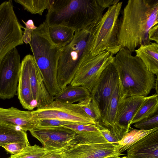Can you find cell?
<instances>
[{
    "label": "cell",
    "instance_id": "obj_37",
    "mask_svg": "<svg viewBox=\"0 0 158 158\" xmlns=\"http://www.w3.org/2000/svg\"><path fill=\"white\" fill-rule=\"evenodd\" d=\"M118 156H111L107 157H105L104 158H117V157H118Z\"/></svg>",
    "mask_w": 158,
    "mask_h": 158
},
{
    "label": "cell",
    "instance_id": "obj_6",
    "mask_svg": "<svg viewBox=\"0 0 158 158\" xmlns=\"http://www.w3.org/2000/svg\"><path fill=\"white\" fill-rule=\"evenodd\" d=\"M123 2H118L109 7L95 28L90 53L96 55L104 51L113 56L121 49L118 40V17Z\"/></svg>",
    "mask_w": 158,
    "mask_h": 158
},
{
    "label": "cell",
    "instance_id": "obj_7",
    "mask_svg": "<svg viewBox=\"0 0 158 158\" xmlns=\"http://www.w3.org/2000/svg\"><path fill=\"white\" fill-rule=\"evenodd\" d=\"M24 29L14 10L12 0L0 5V62L10 51L23 44L22 36Z\"/></svg>",
    "mask_w": 158,
    "mask_h": 158
},
{
    "label": "cell",
    "instance_id": "obj_4",
    "mask_svg": "<svg viewBox=\"0 0 158 158\" xmlns=\"http://www.w3.org/2000/svg\"><path fill=\"white\" fill-rule=\"evenodd\" d=\"M45 20L32 32L29 43L33 56L42 75L46 87L54 97L61 90L57 79V68L61 48L50 39Z\"/></svg>",
    "mask_w": 158,
    "mask_h": 158
},
{
    "label": "cell",
    "instance_id": "obj_22",
    "mask_svg": "<svg viewBox=\"0 0 158 158\" xmlns=\"http://www.w3.org/2000/svg\"><path fill=\"white\" fill-rule=\"evenodd\" d=\"M15 142H23L30 145L26 131L0 123V146Z\"/></svg>",
    "mask_w": 158,
    "mask_h": 158
},
{
    "label": "cell",
    "instance_id": "obj_29",
    "mask_svg": "<svg viewBox=\"0 0 158 158\" xmlns=\"http://www.w3.org/2000/svg\"><path fill=\"white\" fill-rule=\"evenodd\" d=\"M47 151L43 147L35 144L26 146L16 155H11L10 158H41Z\"/></svg>",
    "mask_w": 158,
    "mask_h": 158
},
{
    "label": "cell",
    "instance_id": "obj_33",
    "mask_svg": "<svg viewBox=\"0 0 158 158\" xmlns=\"http://www.w3.org/2000/svg\"><path fill=\"white\" fill-rule=\"evenodd\" d=\"M22 21L25 25L22 40L25 44H29L31 40L32 32L37 27L35 25L32 19H29L26 22H25L23 20Z\"/></svg>",
    "mask_w": 158,
    "mask_h": 158
},
{
    "label": "cell",
    "instance_id": "obj_8",
    "mask_svg": "<svg viewBox=\"0 0 158 158\" xmlns=\"http://www.w3.org/2000/svg\"><path fill=\"white\" fill-rule=\"evenodd\" d=\"M114 57L106 51L96 55L90 52L83 59L70 84L83 86L91 93L102 73L112 63Z\"/></svg>",
    "mask_w": 158,
    "mask_h": 158
},
{
    "label": "cell",
    "instance_id": "obj_35",
    "mask_svg": "<svg viewBox=\"0 0 158 158\" xmlns=\"http://www.w3.org/2000/svg\"><path fill=\"white\" fill-rule=\"evenodd\" d=\"M41 158H65L63 151L60 150L47 151Z\"/></svg>",
    "mask_w": 158,
    "mask_h": 158
},
{
    "label": "cell",
    "instance_id": "obj_3",
    "mask_svg": "<svg viewBox=\"0 0 158 158\" xmlns=\"http://www.w3.org/2000/svg\"><path fill=\"white\" fill-rule=\"evenodd\" d=\"M104 10L98 0H52L45 20L49 26H64L75 31L98 25Z\"/></svg>",
    "mask_w": 158,
    "mask_h": 158
},
{
    "label": "cell",
    "instance_id": "obj_32",
    "mask_svg": "<svg viewBox=\"0 0 158 158\" xmlns=\"http://www.w3.org/2000/svg\"><path fill=\"white\" fill-rule=\"evenodd\" d=\"M27 144L21 142L11 143L1 146L8 153L11 155L18 154L22 151L26 146H29Z\"/></svg>",
    "mask_w": 158,
    "mask_h": 158
},
{
    "label": "cell",
    "instance_id": "obj_11",
    "mask_svg": "<svg viewBox=\"0 0 158 158\" xmlns=\"http://www.w3.org/2000/svg\"><path fill=\"white\" fill-rule=\"evenodd\" d=\"M30 132L47 151L63 150L77 142V134L73 131L63 126L50 128L36 127Z\"/></svg>",
    "mask_w": 158,
    "mask_h": 158
},
{
    "label": "cell",
    "instance_id": "obj_21",
    "mask_svg": "<svg viewBox=\"0 0 158 158\" xmlns=\"http://www.w3.org/2000/svg\"><path fill=\"white\" fill-rule=\"evenodd\" d=\"M90 94L89 91L86 88L70 84L54 96V100L73 104L81 102L89 96Z\"/></svg>",
    "mask_w": 158,
    "mask_h": 158
},
{
    "label": "cell",
    "instance_id": "obj_30",
    "mask_svg": "<svg viewBox=\"0 0 158 158\" xmlns=\"http://www.w3.org/2000/svg\"><path fill=\"white\" fill-rule=\"evenodd\" d=\"M134 126L139 129L150 130L158 127V113L135 123Z\"/></svg>",
    "mask_w": 158,
    "mask_h": 158
},
{
    "label": "cell",
    "instance_id": "obj_14",
    "mask_svg": "<svg viewBox=\"0 0 158 158\" xmlns=\"http://www.w3.org/2000/svg\"><path fill=\"white\" fill-rule=\"evenodd\" d=\"M144 97L130 96L118 102L112 134L119 141L130 131L132 119Z\"/></svg>",
    "mask_w": 158,
    "mask_h": 158
},
{
    "label": "cell",
    "instance_id": "obj_15",
    "mask_svg": "<svg viewBox=\"0 0 158 158\" xmlns=\"http://www.w3.org/2000/svg\"><path fill=\"white\" fill-rule=\"evenodd\" d=\"M26 56L33 97L37 109H40L51 103L54 100V97L48 91L41 73L33 56L28 54Z\"/></svg>",
    "mask_w": 158,
    "mask_h": 158
},
{
    "label": "cell",
    "instance_id": "obj_19",
    "mask_svg": "<svg viewBox=\"0 0 158 158\" xmlns=\"http://www.w3.org/2000/svg\"><path fill=\"white\" fill-rule=\"evenodd\" d=\"M62 126L73 131L77 134V143L90 144L109 142L100 132L97 125L74 123Z\"/></svg>",
    "mask_w": 158,
    "mask_h": 158
},
{
    "label": "cell",
    "instance_id": "obj_2",
    "mask_svg": "<svg viewBox=\"0 0 158 158\" xmlns=\"http://www.w3.org/2000/svg\"><path fill=\"white\" fill-rule=\"evenodd\" d=\"M118 76V102L133 96L146 97L155 87V75L141 59L128 49L121 48L112 63Z\"/></svg>",
    "mask_w": 158,
    "mask_h": 158
},
{
    "label": "cell",
    "instance_id": "obj_25",
    "mask_svg": "<svg viewBox=\"0 0 158 158\" xmlns=\"http://www.w3.org/2000/svg\"><path fill=\"white\" fill-rule=\"evenodd\" d=\"M118 81L110 97L105 116L98 123L108 129L112 134L118 104Z\"/></svg>",
    "mask_w": 158,
    "mask_h": 158
},
{
    "label": "cell",
    "instance_id": "obj_1",
    "mask_svg": "<svg viewBox=\"0 0 158 158\" xmlns=\"http://www.w3.org/2000/svg\"><path fill=\"white\" fill-rule=\"evenodd\" d=\"M158 23V0H129L119 18L118 43L131 52L150 44L148 32Z\"/></svg>",
    "mask_w": 158,
    "mask_h": 158
},
{
    "label": "cell",
    "instance_id": "obj_17",
    "mask_svg": "<svg viewBox=\"0 0 158 158\" xmlns=\"http://www.w3.org/2000/svg\"><path fill=\"white\" fill-rule=\"evenodd\" d=\"M128 158H158V129L127 150Z\"/></svg>",
    "mask_w": 158,
    "mask_h": 158
},
{
    "label": "cell",
    "instance_id": "obj_10",
    "mask_svg": "<svg viewBox=\"0 0 158 158\" xmlns=\"http://www.w3.org/2000/svg\"><path fill=\"white\" fill-rule=\"evenodd\" d=\"M20 55L15 47L0 62V99L13 98L16 94L19 76Z\"/></svg>",
    "mask_w": 158,
    "mask_h": 158
},
{
    "label": "cell",
    "instance_id": "obj_16",
    "mask_svg": "<svg viewBox=\"0 0 158 158\" xmlns=\"http://www.w3.org/2000/svg\"><path fill=\"white\" fill-rule=\"evenodd\" d=\"M38 122L32 111H23L13 106L7 109L0 107V123L30 131L37 126Z\"/></svg>",
    "mask_w": 158,
    "mask_h": 158
},
{
    "label": "cell",
    "instance_id": "obj_5",
    "mask_svg": "<svg viewBox=\"0 0 158 158\" xmlns=\"http://www.w3.org/2000/svg\"><path fill=\"white\" fill-rule=\"evenodd\" d=\"M98 25L75 31L71 41L61 48L58 61L57 82L62 90L70 84L85 56L90 52L93 33Z\"/></svg>",
    "mask_w": 158,
    "mask_h": 158
},
{
    "label": "cell",
    "instance_id": "obj_36",
    "mask_svg": "<svg viewBox=\"0 0 158 158\" xmlns=\"http://www.w3.org/2000/svg\"><path fill=\"white\" fill-rule=\"evenodd\" d=\"M148 38L149 40L154 41L158 44V24L152 27L148 32Z\"/></svg>",
    "mask_w": 158,
    "mask_h": 158
},
{
    "label": "cell",
    "instance_id": "obj_34",
    "mask_svg": "<svg viewBox=\"0 0 158 158\" xmlns=\"http://www.w3.org/2000/svg\"><path fill=\"white\" fill-rule=\"evenodd\" d=\"M96 125L98 127L100 132L108 142L118 144L119 140L108 129L99 123H98Z\"/></svg>",
    "mask_w": 158,
    "mask_h": 158
},
{
    "label": "cell",
    "instance_id": "obj_39",
    "mask_svg": "<svg viewBox=\"0 0 158 158\" xmlns=\"http://www.w3.org/2000/svg\"><path fill=\"white\" fill-rule=\"evenodd\" d=\"M10 158V157H8V158Z\"/></svg>",
    "mask_w": 158,
    "mask_h": 158
},
{
    "label": "cell",
    "instance_id": "obj_28",
    "mask_svg": "<svg viewBox=\"0 0 158 158\" xmlns=\"http://www.w3.org/2000/svg\"><path fill=\"white\" fill-rule=\"evenodd\" d=\"M85 114L97 123L101 118V113L99 106L94 98L90 95L78 103Z\"/></svg>",
    "mask_w": 158,
    "mask_h": 158
},
{
    "label": "cell",
    "instance_id": "obj_20",
    "mask_svg": "<svg viewBox=\"0 0 158 158\" xmlns=\"http://www.w3.org/2000/svg\"><path fill=\"white\" fill-rule=\"evenodd\" d=\"M135 51L136 56L141 59L147 69L158 77V44L151 42L141 45Z\"/></svg>",
    "mask_w": 158,
    "mask_h": 158
},
{
    "label": "cell",
    "instance_id": "obj_38",
    "mask_svg": "<svg viewBox=\"0 0 158 158\" xmlns=\"http://www.w3.org/2000/svg\"><path fill=\"white\" fill-rule=\"evenodd\" d=\"M117 158H128L127 156H124L123 157H120L119 156L117 157Z\"/></svg>",
    "mask_w": 158,
    "mask_h": 158
},
{
    "label": "cell",
    "instance_id": "obj_26",
    "mask_svg": "<svg viewBox=\"0 0 158 158\" xmlns=\"http://www.w3.org/2000/svg\"><path fill=\"white\" fill-rule=\"evenodd\" d=\"M158 129V127L148 130L132 129L118 142L119 152L122 153L147 135Z\"/></svg>",
    "mask_w": 158,
    "mask_h": 158
},
{
    "label": "cell",
    "instance_id": "obj_18",
    "mask_svg": "<svg viewBox=\"0 0 158 158\" xmlns=\"http://www.w3.org/2000/svg\"><path fill=\"white\" fill-rule=\"evenodd\" d=\"M17 92L18 99L24 108L31 110L36 107L31 91L26 56L21 63Z\"/></svg>",
    "mask_w": 158,
    "mask_h": 158
},
{
    "label": "cell",
    "instance_id": "obj_12",
    "mask_svg": "<svg viewBox=\"0 0 158 158\" xmlns=\"http://www.w3.org/2000/svg\"><path fill=\"white\" fill-rule=\"evenodd\" d=\"M117 144L110 142L96 143H75L63 151L65 158H104L123 155Z\"/></svg>",
    "mask_w": 158,
    "mask_h": 158
},
{
    "label": "cell",
    "instance_id": "obj_27",
    "mask_svg": "<svg viewBox=\"0 0 158 158\" xmlns=\"http://www.w3.org/2000/svg\"><path fill=\"white\" fill-rule=\"evenodd\" d=\"M21 5L24 9L32 14L42 15L46 9L48 10L51 6L52 0H15Z\"/></svg>",
    "mask_w": 158,
    "mask_h": 158
},
{
    "label": "cell",
    "instance_id": "obj_31",
    "mask_svg": "<svg viewBox=\"0 0 158 158\" xmlns=\"http://www.w3.org/2000/svg\"><path fill=\"white\" fill-rule=\"evenodd\" d=\"M72 123H74L56 119H41L39 120L36 127L39 128L55 127Z\"/></svg>",
    "mask_w": 158,
    "mask_h": 158
},
{
    "label": "cell",
    "instance_id": "obj_23",
    "mask_svg": "<svg viewBox=\"0 0 158 158\" xmlns=\"http://www.w3.org/2000/svg\"><path fill=\"white\" fill-rule=\"evenodd\" d=\"M158 94L145 97L143 100L134 116L131 125L143 119L150 117L158 112Z\"/></svg>",
    "mask_w": 158,
    "mask_h": 158
},
{
    "label": "cell",
    "instance_id": "obj_9",
    "mask_svg": "<svg viewBox=\"0 0 158 158\" xmlns=\"http://www.w3.org/2000/svg\"><path fill=\"white\" fill-rule=\"evenodd\" d=\"M37 119H56L76 123L96 125V121L88 116L77 104L53 100L48 105L32 111Z\"/></svg>",
    "mask_w": 158,
    "mask_h": 158
},
{
    "label": "cell",
    "instance_id": "obj_24",
    "mask_svg": "<svg viewBox=\"0 0 158 158\" xmlns=\"http://www.w3.org/2000/svg\"><path fill=\"white\" fill-rule=\"evenodd\" d=\"M48 31L52 42L61 48L65 46L71 41L75 32L71 28L62 25L48 26Z\"/></svg>",
    "mask_w": 158,
    "mask_h": 158
},
{
    "label": "cell",
    "instance_id": "obj_13",
    "mask_svg": "<svg viewBox=\"0 0 158 158\" xmlns=\"http://www.w3.org/2000/svg\"><path fill=\"white\" fill-rule=\"evenodd\" d=\"M118 81L117 73L111 63L102 73L90 93L100 109L102 115L100 121L105 116L110 97Z\"/></svg>",
    "mask_w": 158,
    "mask_h": 158
}]
</instances>
